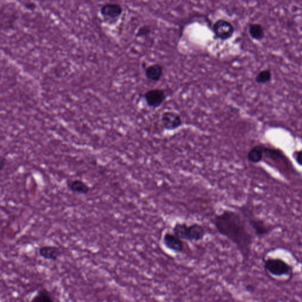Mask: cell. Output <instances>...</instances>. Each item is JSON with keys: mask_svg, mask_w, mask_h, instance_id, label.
<instances>
[{"mask_svg": "<svg viewBox=\"0 0 302 302\" xmlns=\"http://www.w3.org/2000/svg\"><path fill=\"white\" fill-rule=\"evenodd\" d=\"M213 224L218 233L234 244L244 259H248L254 236L246 218L235 211L224 210L214 217Z\"/></svg>", "mask_w": 302, "mask_h": 302, "instance_id": "cell-1", "label": "cell"}, {"mask_svg": "<svg viewBox=\"0 0 302 302\" xmlns=\"http://www.w3.org/2000/svg\"><path fill=\"white\" fill-rule=\"evenodd\" d=\"M173 233L181 240L190 242H198L206 237L207 232L202 224L177 222L173 228Z\"/></svg>", "mask_w": 302, "mask_h": 302, "instance_id": "cell-2", "label": "cell"}, {"mask_svg": "<svg viewBox=\"0 0 302 302\" xmlns=\"http://www.w3.org/2000/svg\"><path fill=\"white\" fill-rule=\"evenodd\" d=\"M264 266L269 274L277 277L292 276L293 274L292 267L281 259L269 258L264 261Z\"/></svg>", "mask_w": 302, "mask_h": 302, "instance_id": "cell-3", "label": "cell"}, {"mask_svg": "<svg viewBox=\"0 0 302 302\" xmlns=\"http://www.w3.org/2000/svg\"><path fill=\"white\" fill-rule=\"evenodd\" d=\"M123 8L121 5L116 3H107L101 7L100 14L105 23L114 24L121 17Z\"/></svg>", "mask_w": 302, "mask_h": 302, "instance_id": "cell-4", "label": "cell"}, {"mask_svg": "<svg viewBox=\"0 0 302 302\" xmlns=\"http://www.w3.org/2000/svg\"><path fill=\"white\" fill-rule=\"evenodd\" d=\"M213 30L216 37L221 41H227L231 39L235 32L233 25L230 21L224 19L218 20L214 24Z\"/></svg>", "mask_w": 302, "mask_h": 302, "instance_id": "cell-5", "label": "cell"}, {"mask_svg": "<svg viewBox=\"0 0 302 302\" xmlns=\"http://www.w3.org/2000/svg\"><path fill=\"white\" fill-rule=\"evenodd\" d=\"M144 97L149 107L158 108L164 103L166 96L164 90L153 89L145 92Z\"/></svg>", "mask_w": 302, "mask_h": 302, "instance_id": "cell-6", "label": "cell"}, {"mask_svg": "<svg viewBox=\"0 0 302 302\" xmlns=\"http://www.w3.org/2000/svg\"><path fill=\"white\" fill-rule=\"evenodd\" d=\"M163 128L167 130H174L179 128L181 126V116L174 111H165L163 113L161 118Z\"/></svg>", "mask_w": 302, "mask_h": 302, "instance_id": "cell-7", "label": "cell"}, {"mask_svg": "<svg viewBox=\"0 0 302 302\" xmlns=\"http://www.w3.org/2000/svg\"><path fill=\"white\" fill-rule=\"evenodd\" d=\"M162 243L167 249L172 251L175 253H182L183 252L184 246L183 240L177 236L175 235L173 232H166L163 234L162 239Z\"/></svg>", "mask_w": 302, "mask_h": 302, "instance_id": "cell-8", "label": "cell"}, {"mask_svg": "<svg viewBox=\"0 0 302 302\" xmlns=\"http://www.w3.org/2000/svg\"><path fill=\"white\" fill-rule=\"evenodd\" d=\"M40 256L43 259L55 261L61 256V250L56 246H44L39 249Z\"/></svg>", "mask_w": 302, "mask_h": 302, "instance_id": "cell-9", "label": "cell"}, {"mask_svg": "<svg viewBox=\"0 0 302 302\" xmlns=\"http://www.w3.org/2000/svg\"><path fill=\"white\" fill-rule=\"evenodd\" d=\"M247 221L254 234L257 236L266 235L270 231V227L259 218L249 217Z\"/></svg>", "mask_w": 302, "mask_h": 302, "instance_id": "cell-10", "label": "cell"}, {"mask_svg": "<svg viewBox=\"0 0 302 302\" xmlns=\"http://www.w3.org/2000/svg\"><path fill=\"white\" fill-rule=\"evenodd\" d=\"M69 190L74 193L81 195H87L90 191V187L84 181L76 179L69 180L67 182Z\"/></svg>", "mask_w": 302, "mask_h": 302, "instance_id": "cell-11", "label": "cell"}, {"mask_svg": "<svg viewBox=\"0 0 302 302\" xmlns=\"http://www.w3.org/2000/svg\"><path fill=\"white\" fill-rule=\"evenodd\" d=\"M163 74V68L161 64H154L149 65L145 71V75L152 81H158Z\"/></svg>", "mask_w": 302, "mask_h": 302, "instance_id": "cell-12", "label": "cell"}, {"mask_svg": "<svg viewBox=\"0 0 302 302\" xmlns=\"http://www.w3.org/2000/svg\"><path fill=\"white\" fill-rule=\"evenodd\" d=\"M249 33L254 41H263L265 38L264 29L259 23L250 24L249 26Z\"/></svg>", "mask_w": 302, "mask_h": 302, "instance_id": "cell-13", "label": "cell"}, {"mask_svg": "<svg viewBox=\"0 0 302 302\" xmlns=\"http://www.w3.org/2000/svg\"><path fill=\"white\" fill-rule=\"evenodd\" d=\"M264 151V147L260 146V145H257V146L251 149L248 152L247 159L252 163L259 162L263 158Z\"/></svg>", "mask_w": 302, "mask_h": 302, "instance_id": "cell-14", "label": "cell"}, {"mask_svg": "<svg viewBox=\"0 0 302 302\" xmlns=\"http://www.w3.org/2000/svg\"><path fill=\"white\" fill-rule=\"evenodd\" d=\"M55 301L56 300L52 292H50L49 290L46 289L39 290L38 294L31 299V301L33 302H52Z\"/></svg>", "mask_w": 302, "mask_h": 302, "instance_id": "cell-15", "label": "cell"}, {"mask_svg": "<svg viewBox=\"0 0 302 302\" xmlns=\"http://www.w3.org/2000/svg\"><path fill=\"white\" fill-rule=\"evenodd\" d=\"M272 73L269 70H263L259 73L256 77V82L259 84H264L271 81Z\"/></svg>", "mask_w": 302, "mask_h": 302, "instance_id": "cell-16", "label": "cell"}, {"mask_svg": "<svg viewBox=\"0 0 302 302\" xmlns=\"http://www.w3.org/2000/svg\"><path fill=\"white\" fill-rule=\"evenodd\" d=\"M151 29L148 25H144L139 28L137 32V38H144L151 33Z\"/></svg>", "mask_w": 302, "mask_h": 302, "instance_id": "cell-17", "label": "cell"}, {"mask_svg": "<svg viewBox=\"0 0 302 302\" xmlns=\"http://www.w3.org/2000/svg\"><path fill=\"white\" fill-rule=\"evenodd\" d=\"M295 159L298 164L302 166V150L296 153Z\"/></svg>", "mask_w": 302, "mask_h": 302, "instance_id": "cell-18", "label": "cell"}, {"mask_svg": "<svg viewBox=\"0 0 302 302\" xmlns=\"http://www.w3.org/2000/svg\"><path fill=\"white\" fill-rule=\"evenodd\" d=\"M24 6L25 8L30 10H34L36 8V5L34 3H25Z\"/></svg>", "mask_w": 302, "mask_h": 302, "instance_id": "cell-19", "label": "cell"}]
</instances>
